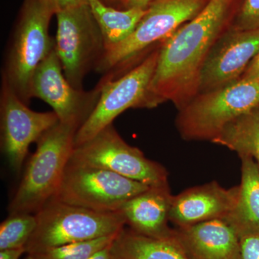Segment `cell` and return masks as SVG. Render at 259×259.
Listing matches in <instances>:
<instances>
[{
    "label": "cell",
    "instance_id": "cell-1",
    "mask_svg": "<svg viewBox=\"0 0 259 259\" xmlns=\"http://www.w3.org/2000/svg\"><path fill=\"white\" fill-rule=\"evenodd\" d=\"M233 3L209 0L195 18L162 42L150 86L155 106L169 100L180 110L197 95L202 66L226 28Z\"/></svg>",
    "mask_w": 259,
    "mask_h": 259
},
{
    "label": "cell",
    "instance_id": "cell-2",
    "mask_svg": "<svg viewBox=\"0 0 259 259\" xmlns=\"http://www.w3.org/2000/svg\"><path fill=\"white\" fill-rule=\"evenodd\" d=\"M77 131L59 122L39 139L10 200L9 214H35L54 198L74 151Z\"/></svg>",
    "mask_w": 259,
    "mask_h": 259
},
{
    "label": "cell",
    "instance_id": "cell-3",
    "mask_svg": "<svg viewBox=\"0 0 259 259\" xmlns=\"http://www.w3.org/2000/svg\"><path fill=\"white\" fill-rule=\"evenodd\" d=\"M56 10L49 0H25L5 59L3 81L28 105L34 74L55 48L49 25Z\"/></svg>",
    "mask_w": 259,
    "mask_h": 259
},
{
    "label": "cell",
    "instance_id": "cell-4",
    "mask_svg": "<svg viewBox=\"0 0 259 259\" xmlns=\"http://www.w3.org/2000/svg\"><path fill=\"white\" fill-rule=\"evenodd\" d=\"M259 105V82L238 79L199 93L180 109L177 127L187 141H214L230 122Z\"/></svg>",
    "mask_w": 259,
    "mask_h": 259
},
{
    "label": "cell",
    "instance_id": "cell-5",
    "mask_svg": "<svg viewBox=\"0 0 259 259\" xmlns=\"http://www.w3.org/2000/svg\"><path fill=\"white\" fill-rule=\"evenodd\" d=\"M209 0H158L147 10L135 29L123 42L105 51L95 71L104 77L115 79L124 68L149 49L163 42L177 29L195 18Z\"/></svg>",
    "mask_w": 259,
    "mask_h": 259
},
{
    "label": "cell",
    "instance_id": "cell-6",
    "mask_svg": "<svg viewBox=\"0 0 259 259\" xmlns=\"http://www.w3.org/2000/svg\"><path fill=\"white\" fill-rule=\"evenodd\" d=\"M37 226L26 253L117 234L126 226L120 212H100L51 199L35 213Z\"/></svg>",
    "mask_w": 259,
    "mask_h": 259
},
{
    "label": "cell",
    "instance_id": "cell-7",
    "mask_svg": "<svg viewBox=\"0 0 259 259\" xmlns=\"http://www.w3.org/2000/svg\"><path fill=\"white\" fill-rule=\"evenodd\" d=\"M159 48L151 51L141 63L115 79L100 81L101 93L91 115L76 131L74 147L91 139L113 124L116 117L130 108L155 107L150 86L157 65Z\"/></svg>",
    "mask_w": 259,
    "mask_h": 259
},
{
    "label": "cell",
    "instance_id": "cell-8",
    "mask_svg": "<svg viewBox=\"0 0 259 259\" xmlns=\"http://www.w3.org/2000/svg\"><path fill=\"white\" fill-rule=\"evenodd\" d=\"M150 187L107 170L69 162L52 199L96 212H120L127 201Z\"/></svg>",
    "mask_w": 259,
    "mask_h": 259
},
{
    "label": "cell",
    "instance_id": "cell-9",
    "mask_svg": "<svg viewBox=\"0 0 259 259\" xmlns=\"http://www.w3.org/2000/svg\"><path fill=\"white\" fill-rule=\"evenodd\" d=\"M55 50L65 77L74 88L83 90V81L95 69L105 51L103 37L89 4L56 13Z\"/></svg>",
    "mask_w": 259,
    "mask_h": 259
},
{
    "label": "cell",
    "instance_id": "cell-10",
    "mask_svg": "<svg viewBox=\"0 0 259 259\" xmlns=\"http://www.w3.org/2000/svg\"><path fill=\"white\" fill-rule=\"evenodd\" d=\"M69 163L107 170L148 186L168 183L165 167L148 159L139 148L127 144L113 124L75 146Z\"/></svg>",
    "mask_w": 259,
    "mask_h": 259
},
{
    "label": "cell",
    "instance_id": "cell-11",
    "mask_svg": "<svg viewBox=\"0 0 259 259\" xmlns=\"http://www.w3.org/2000/svg\"><path fill=\"white\" fill-rule=\"evenodd\" d=\"M59 122L54 111L35 112L2 81L0 95L1 151L15 174L21 171L29 147Z\"/></svg>",
    "mask_w": 259,
    "mask_h": 259
},
{
    "label": "cell",
    "instance_id": "cell-12",
    "mask_svg": "<svg viewBox=\"0 0 259 259\" xmlns=\"http://www.w3.org/2000/svg\"><path fill=\"white\" fill-rule=\"evenodd\" d=\"M101 85L90 91L78 90L65 77L55 48L37 68L32 79L30 95L47 102L59 117V122L79 127L96 106Z\"/></svg>",
    "mask_w": 259,
    "mask_h": 259
},
{
    "label": "cell",
    "instance_id": "cell-13",
    "mask_svg": "<svg viewBox=\"0 0 259 259\" xmlns=\"http://www.w3.org/2000/svg\"><path fill=\"white\" fill-rule=\"evenodd\" d=\"M258 54L259 28L241 30L231 28L223 32L204 61L197 94L238 81Z\"/></svg>",
    "mask_w": 259,
    "mask_h": 259
},
{
    "label": "cell",
    "instance_id": "cell-14",
    "mask_svg": "<svg viewBox=\"0 0 259 259\" xmlns=\"http://www.w3.org/2000/svg\"><path fill=\"white\" fill-rule=\"evenodd\" d=\"M239 186L226 189L217 182L187 189L174 195L169 221L177 228L226 219L236 207Z\"/></svg>",
    "mask_w": 259,
    "mask_h": 259
},
{
    "label": "cell",
    "instance_id": "cell-15",
    "mask_svg": "<svg viewBox=\"0 0 259 259\" xmlns=\"http://www.w3.org/2000/svg\"><path fill=\"white\" fill-rule=\"evenodd\" d=\"M172 195L168 183L151 186L125 202L120 212L126 226L133 231L158 239L175 236L168 226Z\"/></svg>",
    "mask_w": 259,
    "mask_h": 259
},
{
    "label": "cell",
    "instance_id": "cell-16",
    "mask_svg": "<svg viewBox=\"0 0 259 259\" xmlns=\"http://www.w3.org/2000/svg\"><path fill=\"white\" fill-rule=\"evenodd\" d=\"M190 259H240V238L226 220L216 219L175 229Z\"/></svg>",
    "mask_w": 259,
    "mask_h": 259
},
{
    "label": "cell",
    "instance_id": "cell-17",
    "mask_svg": "<svg viewBox=\"0 0 259 259\" xmlns=\"http://www.w3.org/2000/svg\"><path fill=\"white\" fill-rule=\"evenodd\" d=\"M241 159V182L236 207L226 218L238 236L259 234V167L249 156Z\"/></svg>",
    "mask_w": 259,
    "mask_h": 259
},
{
    "label": "cell",
    "instance_id": "cell-18",
    "mask_svg": "<svg viewBox=\"0 0 259 259\" xmlns=\"http://www.w3.org/2000/svg\"><path fill=\"white\" fill-rule=\"evenodd\" d=\"M111 253L118 259H190L176 235L158 239L139 234L126 226L112 242Z\"/></svg>",
    "mask_w": 259,
    "mask_h": 259
},
{
    "label": "cell",
    "instance_id": "cell-19",
    "mask_svg": "<svg viewBox=\"0 0 259 259\" xmlns=\"http://www.w3.org/2000/svg\"><path fill=\"white\" fill-rule=\"evenodd\" d=\"M90 9L103 37L105 51L125 40L134 32L147 10H117L101 0H90Z\"/></svg>",
    "mask_w": 259,
    "mask_h": 259
},
{
    "label": "cell",
    "instance_id": "cell-20",
    "mask_svg": "<svg viewBox=\"0 0 259 259\" xmlns=\"http://www.w3.org/2000/svg\"><path fill=\"white\" fill-rule=\"evenodd\" d=\"M235 151L240 156H249L259 167V105L230 122L212 141Z\"/></svg>",
    "mask_w": 259,
    "mask_h": 259
},
{
    "label": "cell",
    "instance_id": "cell-21",
    "mask_svg": "<svg viewBox=\"0 0 259 259\" xmlns=\"http://www.w3.org/2000/svg\"><path fill=\"white\" fill-rule=\"evenodd\" d=\"M36 226L35 214H9L0 224V250L25 248Z\"/></svg>",
    "mask_w": 259,
    "mask_h": 259
},
{
    "label": "cell",
    "instance_id": "cell-22",
    "mask_svg": "<svg viewBox=\"0 0 259 259\" xmlns=\"http://www.w3.org/2000/svg\"><path fill=\"white\" fill-rule=\"evenodd\" d=\"M117 234L26 253L25 259H88L97 252L111 244Z\"/></svg>",
    "mask_w": 259,
    "mask_h": 259
},
{
    "label": "cell",
    "instance_id": "cell-23",
    "mask_svg": "<svg viewBox=\"0 0 259 259\" xmlns=\"http://www.w3.org/2000/svg\"><path fill=\"white\" fill-rule=\"evenodd\" d=\"M231 28L248 30L259 28V0H243Z\"/></svg>",
    "mask_w": 259,
    "mask_h": 259
},
{
    "label": "cell",
    "instance_id": "cell-24",
    "mask_svg": "<svg viewBox=\"0 0 259 259\" xmlns=\"http://www.w3.org/2000/svg\"><path fill=\"white\" fill-rule=\"evenodd\" d=\"M240 259H259V234L240 237Z\"/></svg>",
    "mask_w": 259,
    "mask_h": 259
},
{
    "label": "cell",
    "instance_id": "cell-25",
    "mask_svg": "<svg viewBox=\"0 0 259 259\" xmlns=\"http://www.w3.org/2000/svg\"><path fill=\"white\" fill-rule=\"evenodd\" d=\"M121 5L123 10H147L150 7L158 0H116Z\"/></svg>",
    "mask_w": 259,
    "mask_h": 259
},
{
    "label": "cell",
    "instance_id": "cell-26",
    "mask_svg": "<svg viewBox=\"0 0 259 259\" xmlns=\"http://www.w3.org/2000/svg\"><path fill=\"white\" fill-rule=\"evenodd\" d=\"M239 79L259 82V54L248 65Z\"/></svg>",
    "mask_w": 259,
    "mask_h": 259
},
{
    "label": "cell",
    "instance_id": "cell-27",
    "mask_svg": "<svg viewBox=\"0 0 259 259\" xmlns=\"http://www.w3.org/2000/svg\"><path fill=\"white\" fill-rule=\"evenodd\" d=\"M57 12L79 5L89 4L90 0H49Z\"/></svg>",
    "mask_w": 259,
    "mask_h": 259
},
{
    "label": "cell",
    "instance_id": "cell-28",
    "mask_svg": "<svg viewBox=\"0 0 259 259\" xmlns=\"http://www.w3.org/2000/svg\"><path fill=\"white\" fill-rule=\"evenodd\" d=\"M25 248H9L0 250V259H20V257L26 253Z\"/></svg>",
    "mask_w": 259,
    "mask_h": 259
},
{
    "label": "cell",
    "instance_id": "cell-29",
    "mask_svg": "<svg viewBox=\"0 0 259 259\" xmlns=\"http://www.w3.org/2000/svg\"><path fill=\"white\" fill-rule=\"evenodd\" d=\"M111 244L107 246L106 248L97 252L93 255H92L88 259H112L111 253Z\"/></svg>",
    "mask_w": 259,
    "mask_h": 259
},
{
    "label": "cell",
    "instance_id": "cell-30",
    "mask_svg": "<svg viewBox=\"0 0 259 259\" xmlns=\"http://www.w3.org/2000/svg\"><path fill=\"white\" fill-rule=\"evenodd\" d=\"M101 1L103 2H112V1H116V0H101Z\"/></svg>",
    "mask_w": 259,
    "mask_h": 259
},
{
    "label": "cell",
    "instance_id": "cell-31",
    "mask_svg": "<svg viewBox=\"0 0 259 259\" xmlns=\"http://www.w3.org/2000/svg\"><path fill=\"white\" fill-rule=\"evenodd\" d=\"M112 259H118V258H115V257H114L113 255H112Z\"/></svg>",
    "mask_w": 259,
    "mask_h": 259
}]
</instances>
